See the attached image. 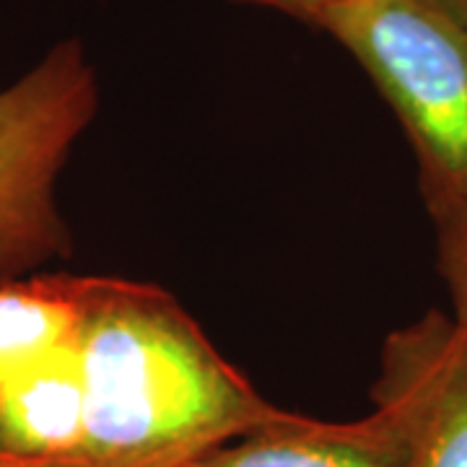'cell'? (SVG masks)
Instances as JSON below:
<instances>
[{
    "instance_id": "obj_11",
    "label": "cell",
    "mask_w": 467,
    "mask_h": 467,
    "mask_svg": "<svg viewBox=\"0 0 467 467\" xmlns=\"http://www.w3.org/2000/svg\"><path fill=\"white\" fill-rule=\"evenodd\" d=\"M450 3H454V5H460V8H465L467 11V0H450Z\"/></svg>"
},
{
    "instance_id": "obj_5",
    "label": "cell",
    "mask_w": 467,
    "mask_h": 467,
    "mask_svg": "<svg viewBox=\"0 0 467 467\" xmlns=\"http://www.w3.org/2000/svg\"><path fill=\"white\" fill-rule=\"evenodd\" d=\"M379 382L413 408L408 467H467V335L451 315L429 312L389 335Z\"/></svg>"
},
{
    "instance_id": "obj_10",
    "label": "cell",
    "mask_w": 467,
    "mask_h": 467,
    "mask_svg": "<svg viewBox=\"0 0 467 467\" xmlns=\"http://www.w3.org/2000/svg\"><path fill=\"white\" fill-rule=\"evenodd\" d=\"M0 467H42V465H36V462H26V460H16V457H8V454H3V451H0Z\"/></svg>"
},
{
    "instance_id": "obj_7",
    "label": "cell",
    "mask_w": 467,
    "mask_h": 467,
    "mask_svg": "<svg viewBox=\"0 0 467 467\" xmlns=\"http://www.w3.org/2000/svg\"><path fill=\"white\" fill-rule=\"evenodd\" d=\"M84 275L0 281V387L76 343Z\"/></svg>"
},
{
    "instance_id": "obj_4",
    "label": "cell",
    "mask_w": 467,
    "mask_h": 467,
    "mask_svg": "<svg viewBox=\"0 0 467 467\" xmlns=\"http://www.w3.org/2000/svg\"><path fill=\"white\" fill-rule=\"evenodd\" d=\"M374 413L350 423H325L285 413L247 436L180 467H408L413 408L400 389L377 384Z\"/></svg>"
},
{
    "instance_id": "obj_6",
    "label": "cell",
    "mask_w": 467,
    "mask_h": 467,
    "mask_svg": "<svg viewBox=\"0 0 467 467\" xmlns=\"http://www.w3.org/2000/svg\"><path fill=\"white\" fill-rule=\"evenodd\" d=\"M84 439V377L76 343L0 387V451L29 462L73 457Z\"/></svg>"
},
{
    "instance_id": "obj_9",
    "label": "cell",
    "mask_w": 467,
    "mask_h": 467,
    "mask_svg": "<svg viewBox=\"0 0 467 467\" xmlns=\"http://www.w3.org/2000/svg\"><path fill=\"white\" fill-rule=\"evenodd\" d=\"M244 3H254V5H263V8H273V11H278V14L299 18L304 24L319 26V21L325 18V14L333 8L337 0H244Z\"/></svg>"
},
{
    "instance_id": "obj_2",
    "label": "cell",
    "mask_w": 467,
    "mask_h": 467,
    "mask_svg": "<svg viewBox=\"0 0 467 467\" xmlns=\"http://www.w3.org/2000/svg\"><path fill=\"white\" fill-rule=\"evenodd\" d=\"M317 29L364 67L398 115L434 221L465 208V8L450 0H337Z\"/></svg>"
},
{
    "instance_id": "obj_8",
    "label": "cell",
    "mask_w": 467,
    "mask_h": 467,
    "mask_svg": "<svg viewBox=\"0 0 467 467\" xmlns=\"http://www.w3.org/2000/svg\"><path fill=\"white\" fill-rule=\"evenodd\" d=\"M436 223V265L451 301V319L467 335V205Z\"/></svg>"
},
{
    "instance_id": "obj_3",
    "label": "cell",
    "mask_w": 467,
    "mask_h": 467,
    "mask_svg": "<svg viewBox=\"0 0 467 467\" xmlns=\"http://www.w3.org/2000/svg\"><path fill=\"white\" fill-rule=\"evenodd\" d=\"M97 109L99 78L81 39L52 45L0 88V281L70 252L57 180Z\"/></svg>"
},
{
    "instance_id": "obj_1",
    "label": "cell",
    "mask_w": 467,
    "mask_h": 467,
    "mask_svg": "<svg viewBox=\"0 0 467 467\" xmlns=\"http://www.w3.org/2000/svg\"><path fill=\"white\" fill-rule=\"evenodd\" d=\"M76 350L84 439L42 467H180L285 416L156 285L84 275Z\"/></svg>"
}]
</instances>
